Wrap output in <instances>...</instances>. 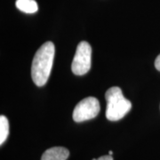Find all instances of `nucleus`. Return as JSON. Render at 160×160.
<instances>
[{"mask_svg":"<svg viewBox=\"0 0 160 160\" xmlns=\"http://www.w3.org/2000/svg\"><path fill=\"white\" fill-rule=\"evenodd\" d=\"M54 52V45L48 41L40 46L36 52L31 65V77L36 86H43L46 84L51 74Z\"/></svg>","mask_w":160,"mask_h":160,"instance_id":"1","label":"nucleus"},{"mask_svg":"<svg viewBox=\"0 0 160 160\" xmlns=\"http://www.w3.org/2000/svg\"><path fill=\"white\" fill-rule=\"evenodd\" d=\"M107 101L106 118L110 121L123 118L132 109V102L123 95L122 90L118 86L108 89L105 93Z\"/></svg>","mask_w":160,"mask_h":160,"instance_id":"2","label":"nucleus"},{"mask_svg":"<svg viewBox=\"0 0 160 160\" xmlns=\"http://www.w3.org/2000/svg\"><path fill=\"white\" fill-rule=\"evenodd\" d=\"M91 46L86 42L82 41L77 47L74 59L71 65L72 72L75 75L82 76L86 74L91 69Z\"/></svg>","mask_w":160,"mask_h":160,"instance_id":"3","label":"nucleus"},{"mask_svg":"<svg viewBox=\"0 0 160 160\" xmlns=\"http://www.w3.org/2000/svg\"><path fill=\"white\" fill-rule=\"evenodd\" d=\"M100 102L96 98L87 97L77 104L73 110V119L77 123L94 118L100 112Z\"/></svg>","mask_w":160,"mask_h":160,"instance_id":"4","label":"nucleus"},{"mask_svg":"<svg viewBox=\"0 0 160 160\" xmlns=\"http://www.w3.org/2000/svg\"><path fill=\"white\" fill-rule=\"evenodd\" d=\"M69 151L63 147H52L46 149L42 155L41 160H67Z\"/></svg>","mask_w":160,"mask_h":160,"instance_id":"5","label":"nucleus"},{"mask_svg":"<svg viewBox=\"0 0 160 160\" xmlns=\"http://www.w3.org/2000/svg\"><path fill=\"white\" fill-rule=\"evenodd\" d=\"M16 7L25 13H35L38 10V3L35 0H16Z\"/></svg>","mask_w":160,"mask_h":160,"instance_id":"6","label":"nucleus"},{"mask_svg":"<svg viewBox=\"0 0 160 160\" xmlns=\"http://www.w3.org/2000/svg\"><path fill=\"white\" fill-rule=\"evenodd\" d=\"M9 135V122L5 116L0 117V144L2 145Z\"/></svg>","mask_w":160,"mask_h":160,"instance_id":"7","label":"nucleus"},{"mask_svg":"<svg viewBox=\"0 0 160 160\" xmlns=\"http://www.w3.org/2000/svg\"><path fill=\"white\" fill-rule=\"evenodd\" d=\"M155 67L158 71H160V54L157 57L156 61H155Z\"/></svg>","mask_w":160,"mask_h":160,"instance_id":"8","label":"nucleus"},{"mask_svg":"<svg viewBox=\"0 0 160 160\" xmlns=\"http://www.w3.org/2000/svg\"><path fill=\"white\" fill-rule=\"evenodd\" d=\"M92 160H113V158H112V157L110 155H107V156H102V157L99 158L97 159L93 158V159Z\"/></svg>","mask_w":160,"mask_h":160,"instance_id":"9","label":"nucleus"},{"mask_svg":"<svg viewBox=\"0 0 160 160\" xmlns=\"http://www.w3.org/2000/svg\"><path fill=\"white\" fill-rule=\"evenodd\" d=\"M112 154H113V152H112L111 150H109V155H110V156H112Z\"/></svg>","mask_w":160,"mask_h":160,"instance_id":"10","label":"nucleus"}]
</instances>
